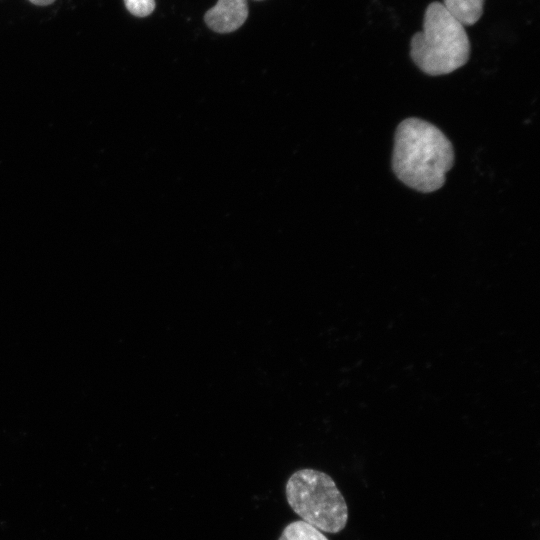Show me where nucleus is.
<instances>
[{
  "label": "nucleus",
  "mask_w": 540,
  "mask_h": 540,
  "mask_svg": "<svg viewBox=\"0 0 540 540\" xmlns=\"http://www.w3.org/2000/svg\"><path fill=\"white\" fill-rule=\"evenodd\" d=\"M453 163V146L435 125L407 118L397 126L392 169L408 187L422 193L440 189Z\"/></svg>",
  "instance_id": "obj_1"
},
{
  "label": "nucleus",
  "mask_w": 540,
  "mask_h": 540,
  "mask_svg": "<svg viewBox=\"0 0 540 540\" xmlns=\"http://www.w3.org/2000/svg\"><path fill=\"white\" fill-rule=\"evenodd\" d=\"M410 55L426 74H449L465 65L470 42L464 26L440 2L428 5L423 30L413 35Z\"/></svg>",
  "instance_id": "obj_2"
},
{
  "label": "nucleus",
  "mask_w": 540,
  "mask_h": 540,
  "mask_svg": "<svg viewBox=\"0 0 540 540\" xmlns=\"http://www.w3.org/2000/svg\"><path fill=\"white\" fill-rule=\"evenodd\" d=\"M287 502L300 518L322 532L339 533L348 521V506L328 474L304 468L294 472L285 488Z\"/></svg>",
  "instance_id": "obj_3"
},
{
  "label": "nucleus",
  "mask_w": 540,
  "mask_h": 540,
  "mask_svg": "<svg viewBox=\"0 0 540 540\" xmlns=\"http://www.w3.org/2000/svg\"><path fill=\"white\" fill-rule=\"evenodd\" d=\"M248 16L247 0H218L205 15L206 24L219 33L238 29Z\"/></svg>",
  "instance_id": "obj_4"
},
{
  "label": "nucleus",
  "mask_w": 540,
  "mask_h": 540,
  "mask_svg": "<svg viewBox=\"0 0 540 540\" xmlns=\"http://www.w3.org/2000/svg\"><path fill=\"white\" fill-rule=\"evenodd\" d=\"M484 0H443L445 9L463 26L475 24L483 13Z\"/></svg>",
  "instance_id": "obj_5"
},
{
  "label": "nucleus",
  "mask_w": 540,
  "mask_h": 540,
  "mask_svg": "<svg viewBox=\"0 0 540 540\" xmlns=\"http://www.w3.org/2000/svg\"><path fill=\"white\" fill-rule=\"evenodd\" d=\"M278 540H329L322 531L311 524L297 520L289 523Z\"/></svg>",
  "instance_id": "obj_6"
},
{
  "label": "nucleus",
  "mask_w": 540,
  "mask_h": 540,
  "mask_svg": "<svg viewBox=\"0 0 540 540\" xmlns=\"http://www.w3.org/2000/svg\"><path fill=\"white\" fill-rule=\"evenodd\" d=\"M124 2L128 11L137 17L148 16L155 8L154 0H124Z\"/></svg>",
  "instance_id": "obj_7"
},
{
  "label": "nucleus",
  "mask_w": 540,
  "mask_h": 540,
  "mask_svg": "<svg viewBox=\"0 0 540 540\" xmlns=\"http://www.w3.org/2000/svg\"><path fill=\"white\" fill-rule=\"evenodd\" d=\"M29 1L36 5L45 6V5H49L53 3L55 0H29Z\"/></svg>",
  "instance_id": "obj_8"
}]
</instances>
